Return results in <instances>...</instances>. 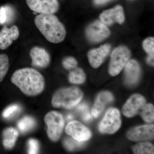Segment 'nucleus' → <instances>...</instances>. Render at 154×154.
<instances>
[{"instance_id":"f257e3e1","label":"nucleus","mask_w":154,"mask_h":154,"mask_svg":"<svg viewBox=\"0 0 154 154\" xmlns=\"http://www.w3.org/2000/svg\"><path fill=\"white\" fill-rule=\"evenodd\" d=\"M11 81L23 94L33 96L41 94L44 90V77L35 69L25 68L14 72Z\"/></svg>"},{"instance_id":"f03ea898","label":"nucleus","mask_w":154,"mask_h":154,"mask_svg":"<svg viewBox=\"0 0 154 154\" xmlns=\"http://www.w3.org/2000/svg\"><path fill=\"white\" fill-rule=\"evenodd\" d=\"M35 25L45 38L53 43L64 40L66 30L63 24L53 14H40L34 19Z\"/></svg>"},{"instance_id":"7ed1b4c3","label":"nucleus","mask_w":154,"mask_h":154,"mask_svg":"<svg viewBox=\"0 0 154 154\" xmlns=\"http://www.w3.org/2000/svg\"><path fill=\"white\" fill-rule=\"evenodd\" d=\"M83 97L82 92L77 87L63 88L54 94L51 103L54 107L71 109L78 105Z\"/></svg>"},{"instance_id":"20e7f679","label":"nucleus","mask_w":154,"mask_h":154,"mask_svg":"<svg viewBox=\"0 0 154 154\" xmlns=\"http://www.w3.org/2000/svg\"><path fill=\"white\" fill-rule=\"evenodd\" d=\"M130 51L127 47L119 46L115 48L110 55L109 72L111 75H117L124 68L131 57Z\"/></svg>"},{"instance_id":"39448f33","label":"nucleus","mask_w":154,"mask_h":154,"mask_svg":"<svg viewBox=\"0 0 154 154\" xmlns=\"http://www.w3.org/2000/svg\"><path fill=\"white\" fill-rule=\"evenodd\" d=\"M44 121L47 125L48 138L52 141H57L60 138L64 126L62 115L57 111H51L45 116Z\"/></svg>"},{"instance_id":"423d86ee","label":"nucleus","mask_w":154,"mask_h":154,"mask_svg":"<svg viewBox=\"0 0 154 154\" xmlns=\"http://www.w3.org/2000/svg\"><path fill=\"white\" fill-rule=\"evenodd\" d=\"M121 125L119 111L116 108H110L99 125V130L102 133L112 134L118 130Z\"/></svg>"},{"instance_id":"0eeeda50","label":"nucleus","mask_w":154,"mask_h":154,"mask_svg":"<svg viewBox=\"0 0 154 154\" xmlns=\"http://www.w3.org/2000/svg\"><path fill=\"white\" fill-rule=\"evenodd\" d=\"M31 11L40 14H53L59 8L57 0H26Z\"/></svg>"},{"instance_id":"6e6552de","label":"nucleus","mask_w":154,"mask_h":154,"mask_svg":"<svg viewBox=\"0 0 154 154\" xmlns=\"http://www.w3.org/2000/svg\"><path fill=\"white\" fill-rule=\"evenodd\" d=\"M86 33L87 38L91 42H99L110 35V31L101 21H96L88 26Z\"/></svg>"},{"instance_id":"1a4fd4ad","label":"nucleus","mask_w":154,"mask_h":154,"mask_svg":"<svg viewBox=\"0 0 154 154\" xmlns=\"http://www.w3.org/2000/svg\"><path fill=\"white\" fill-rule=\"evenodd\" d=\"M65 131L67 134L79 142L88 140L91 137L90 130L77 121L69 122L66 127Z\"/></svg>"},{"instance_id":"9d476101","label":"nucleus","mask_w":154,"mask_h":154,"mask_svg":"<svg viewBox=\"0 0 154 154\" xmlns=\"http://www.w3.org/2000/svg\"><path fill=\"white\" fill-rule=\"evenodd\" d=\"M154 125H147L134 128L127 133V137L133 141L151 140L154 138Z\"/></svg>"},{"instance_id":"9b49d317","label":"nucleus","mask_w":154,"mask_h":154,"mask_svg":"<svg viewBox=\"0 0 154 154\" xmlns=\"http://www.w3.org/2000/svg\"><path fill=\"white\" fill-rule=\"evenodd\" d=\"M145 104L146 100L143 96L140 94H134L123 106L122 113L126 117H132L140 111Z\"/></svg>"},{"instance_id":"f8f14e48","label":"nucleus","mask_w":154,"mask_h":154,"mask_svg":"<svg viewBox=\"0 0 154 154\" xmlns=\"http://www.w3.org/2000/svg\"><path fill=\"white\" fill-rule=\"evenodd\" d=\"M100 19L105 25H111L116 22L122 24L125 21L123 8L118 5L113 8L104 11L100 15Z\"/></svg>"},{"instance_id":"ddd939ff","label":"nucleus","mask_w":154,"mask_h":154,"mask_svg":"<svg viewBox=\"0 0 154 154\" xmlns=\"http://www.w3.org/2000/svg\"><path fill=\"white\" fill-rule=\"evenodd\" d=\"M30 56L33 66L44 69L49 66L51 61L50 56L47 51L43 48L38 46L32 48L30 50Z\"/></svg>"},{"instance_id":"4468645a","label":"nucleus","mask_w":154,"mask_h":154,"mask_svg":"<svg viewBox=\"0 0 154 154\" xmlns=\"http://www.w3.org/2000/svg\"><path fill=\"white\" fill-rule=\"evenodd\" d=\"M110 50V45L109 44L104 45L99 48L91 50L88 55L90 65L94 68L99 67L109 54Z\"/></svg>"},{"instance_id":"2eb2a0df","label":"nucleus","mask_w":154,"mask_h":154,"mask_svg":"<svg viewBox=\"0 0 154 154\" xmlns=\"http://www.w3.org/2000/svg\"><path fill=\"white\" fill-rule=\"evenodd\" d=\"M125 68V81L128 86L136 84L140 78L141 69L138 63L134 60L128 61Z\"/></svg>"},{"instance_id":"dca6fc26","label":"nucleus","mask_w":154,"mask_h":154,"mask_svg":"<svg viewBox=\"0 0 154 154\" xmlns=\"http://www.w3.org/2000/svg\"><path fill=\"white\" fill-rule=\"evenodd\" d=\"M19 28L16 25H13L10 28L4 26L0 32V49H7L13 41L19 38Z\"/></svg>"},{"instance_id":"f3484780","label":"nucleus","mask_w":154,"mask_h":154,"mask_svg":"<svg viewBox=\"0 0 154 154\" xmlns=\"http://www.w3.org/2000/svg\"><path fill=\"white\" fill-rule=\"evenodd\" d=\"M113 99V95L110 92L105 91L99 94L92 108V115L96 118L99 116L105 106L112 102Z\"/></svg>"},{"instance_id":"a211bd4d","label":"nucleus","mask_w":154,"mask_h":154,"mask_svg":"<svg viewBox=\"0 0 154 154\" xmlns=\"http://www.w3.org/2000/svg\"><path fill=\"white\" fill-rule=\"evenodd\" d=\"M19 136L18 131L9 127L4 130L2 133L3 144L5 149H11L14 148Z\"/></svg>"},{"instance_id":"6ab92c4d","label":"nucleus","mask_w":154,"mask_h":154,"mask_svg":"<svg viewBox=\"0 0 154 154\" xmlns=\"http://www.w3.org/2000/svg\"><path fill=\"white\" fill-rule=\"evenodd\" d=\"M36 124V121L34 118L31 116H26L19 120L17 126L21 132L25 133L33 129Z\"/></svg>"},{"instance_id":"aec40b11","label":"nucleus","mask_w":154,"mask_h":154,"mask_svg":"<svg viewBox=\"0 0 154 154\" xmlns=\"http://www.w3.org/2000/svg\"><path fill=\"white\" fill-rule=\"evenodd\" d=\"M86 76L83 70L79 68L72 69L69 74V80L74 84H82L85 81Z\"/></svg>"},{"instance_id":"412c9836","label":"nucleus","mask_w":154,"mask_h":154,"mask_svg":"<svg viewBox=\"0 0 154 154\" xmlns=\"http://www.w3.org/2000/svg\"><path fill=\"white\" fill-rule=\"evenodd\" d=\"M132 150L136 154L154 153L153 145L149 142L139 143L132 147Z\"/></svg>"},{"instance_id":"4be33fe9","label":"nucleus","mask_w":154,"mask_h":154,"mask_svg":"<svg viewBox=\"0 0 154 154\" xmlns=\"http://www.w3.org/2000/svg\"><path fill=\"white\" fill-rule=\"evenodd\" d=\"M140 113L141 117L146 122H153L154 108L153 105L152 104H145L141 109Z\"/></svg>"},{"instance_id":"5701e85b","label":"nucleus","mask_w":154,"mask_h":154,"mask_svg":"<svg viewBox=\"0 0 154 154\" xmlns=\"http://www.w3.org/2000/svg\"><path fill=\"white\" fill-rule=\"evenodd\" d=\"M14 11L10 5L0 7V25H3L12 19L14 16Z\"/></svg>"},{"instance_id":"b1692460","label":"nucleus","mask_w":154,"mask_h":154,"mask_svg":"<svg viewBox=\"0 0 154 154\" xmlns=\"http://www.w3.org/2000/svg\"><path fill=\"white\" fill-rule=\"evenodd\" d=\"M8 57L5 54H0V82L4 79L8 71Z\"/></svg>"},{"instance_id":"393cba45","label":"nucleus","mask_w":154,"mask_h":154,"mask_svg":"<svg viewBox=\"0 0 154 154\" xmlns=\"http://www.w3.org/2000/svg\"><path fill=\"white\" fill-rule=\"evenodd\" d=\"M21 110V107L17 104L10 105L3 111V117L6 119H11L20 112Z\"/></svg>"},{"instance_id":"a878e982","label":"nucleus","mask_w":154,"mask_h":154,"mask_svg":"<svg viewBox=\"0 0 154 154\" xmlns=\"http://www.w3.org/2000/svg\"><path fill=\"white\" fill-rule=\"evenodd\" d=\"M84 142H79L74 139L66 138L63 141V144L66 148L69 151H73L82 147L84 146Z\"/></svg>"},{"instance_id":"bb28decb","label":"nucleus","mask_w":154,"mask_h":154,"mask_svg":"<svg viewBox=\"0 0 154 154\" xmlns=\"http://www.w3.org/2000/svg\"><path fill=\"white\" fill-rule=\"evenodd\" d=\"M143 47L149 56L154 57V38L149 37L145 39L143 42Z\"/></svg>"},{"instance_id":"cd10ccee","label":"nucleus","mask_w":154,"mask_h":154,"mask_svg":"<svg viewBox=\"0 0 154 154\" xmlns=\"http://www.w3.org/2000/svg\"><path fill=\"white\" fill-rule=\"evenodd\" d=\"M62 64L65 68L67 70H71L76 67L78 62L74 57H68L64 59Z\"/></svg>"},{"instance_id":"c85d7f7f","label":"nucleus","mask_w":154,"mask_h":154,"mask_svg":"<svg viewBox=\"0 0 154 154\" xmlns=\"http://www.w3.org/2000/svg\"><path fill=\"white\" fill-rule=\"evenodd\" d=\"M28 153H38L39 150V144L37 140L34 139H30L28 140Z\"/></svg>"},{"instance_id":"c756f323","label":"nucleus","mask_w":154,"mask_h":154,"mask_svg":"<svg viewBox=\"0 0 154 154\" xmlns=\"http://www.w3.org/2000/svg\"><path fill=\"white\" fill-rule=\"evenodd\" d=\"M77 109H78V110H79V111L82 112V113H84V112L88 111V105L86 104H81V105H79V106L77 107Z\"/></svg>"},{"instance_id":"7c9ffc66","label":"nucleus","mask_w":154,"mask_h":154,"mask_svg":"<svg viewBox=\"0 0 154 154\" xmlns=\"http://www.w3.org/2000/svg\"><path fill=\"white\" fill-rule=\"evenodd\" d=\"M82 118L85 121H89L92 119V115H91L89 111H88L86 112V113H83Z\"/></svg>"},{"instance_id":"2f4dec72","label":"nucleus","mask_w":154,"mask_h":154,"mask_svg":"<svg viewBox=\"0 0 154 154\" xmlns=\"http://www.w3.org/2000/svg\"><path fill=\"white\" fill-rule=\"evenodd\" d=\"M110 1L111 0H94V2L95 5H99L105 4Z\"/></svg>"},{"instance_id":"473e14b6","label":"nucleus","mask_w":154,"mask_h":154,"mask_svg":"<svg viewBox=\"0 0 154 154\" xmlns=\"http://www.w3.org/2000/svg\"><path fill=\"white\" fill-rule=\"evenodd\" d=\"M147 61L148 63L150 65L154 66V57H150L148 56V57L147 58Z\"/></svg>"},{"instance_id":"72a5a7b5","label":"nucleus","mask_w":154,"mask_h":154,"mask_svg":"<svg viewBox=\"0 0 154 154\" xmlns=\"http://www.w3.org/2000/svg\"><path fill=\"white\" fill-rule=\"evenodd\" d=\"M73 118L72 116V115H69L68 116H67V119H71Z\"/></svg>"}]
</instances>
